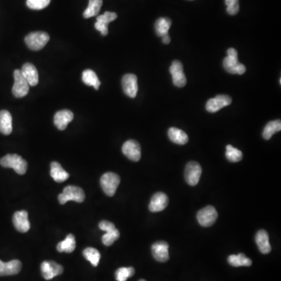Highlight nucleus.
Masks as SVG:
<instances>
[{"instance_id":"473e14b6","label":"nucleus","mask_w":281,"mask_h":281,"mask_svg":"<svg viewBox=\"0 0 281 281\" xmlns=\"http://www.w3.org/2000/svg\"><path fill=\"white\" fill-rule=\"evenodd\" d=\"M135 273L133 267H122L116 271L115 278L117 281H126L128 278L133 277Z\"/></svg>"},{"instance_id":"4be33fe9","label":"nucleus","mask_w":281,"mask_h":281,"mask_svg":"<svg viewBox=\"0 0 281 281\" xmlns=\"http://www.w3.org/2000/svg\"><path fill=\"white\" fill-rule=\"evenodd\" d=\"M13 131V119L11 114L7 110L0 111V132L5 135H9Z\"/></svg>"},{"instance_id":"bb28decb","label":"nucleus","mask_w":281,"mask_h":281,"mask_svg":"<svg viewBox=\"0 0 281 281\" xmlns=\"http://www.w3.org/2000/svg\"><path fill=\"white\" fill-rule=\"evenodd\" d=\"M172 24V21L169 18L160 17L158 19L155 24V32L158 36L163 38L165 35H168L169 30Z\"/></svg>"},{"instance_id":"f3484780","label":"nucleus","mask_w":281,"mask_h":281,"mask_svg":"<svg viewBox=\"0 0 281 281\" xmlns=\"http://www.w3.org/2000/svg\"><path fill=\"white\" fill-rule=\"evenodd\" d=\"M152 252L155 260L165 263L169 260V244L166 241H158L152 246Z\"/></svg>"},{"instance_id":"5701e85b","label":"nucleus","mask_w":281,"mask_h":281,"mask_svg":"<svg viewBox=\"0 0 281 281\" xmlns=\"http://www.w3.org/2000/svg\"><path fill=\"white\" fill-rule=\"evenodd\" d=\"M50 175L52 177V179L56 182H65L68 179V173L62 167L61 165L59 164L57 162H52L51 163V169H50Z\"/></svg>"},{"instance_id":"dca6fc26","label":"nucleus","mask_w":281,"mask_h":281,"mask_svg":"<svg viewBox=\"0 0 281 281\" xmlns=\"http://www.w3.org/2000/svg\"><path fill=\"white\" fill-rule=\"evenodd\" d=\"M169 199L167 194L163 192H157L151 198L148 209L152 213H158L164 210L167 207Z\"/></svg>"},{"instance_id":"7ed1b4c3","label":"nucleus","mask_w":281,"mask_h":281,"mask_svg":"<svg viewBox=\"0 0 281 281\" xmlns=\"http://www.w3.org/2000/svg\"><path fill=\"white\" fill-rule=\"evenodd\" d=\"M85 198L84 190L78 186H67L63 189V193L58 197L59 203L64 205L69 201H74L77 202H83Z\"/></svg>"},{"instance_id":"f704fd0d","label":"nucleus","mask_w":281,"mask_h":281,"mask_svg":"<svg viewBox=\"0 0 281 281\" xmlns=\"http://www.w3.org/2000/svg\"><path fill=\"white\" fill-rule=\"evenodd\" d=\"M51 0H27V6L32 9H43L49 5Z\"/></svg>"},{"instance_id":"f8f14e48","label":"nucleus","mask_w":281,"mask_h":281,"mask_svg":"<svg viewBox=\"0 0 281 281\" xmlns=\"http://www.w3.org/2000/svg\"><path fill=\"white\" fill-rule=\"evenodd\" d=\"M122 87L128 96L135 98L139 91L137 76L132 74H125L122 79Z\"/></svg>"},{"instance_id":"1a4fd4ad","label":"nucleus","mask_w":281,"mask_h":281,"mask_svg":"<svg viewBox=\"0 0 281 281\" xmlns=\"http://www.w3.org/2000/svg\"><path fill=\"white\" fill-rule=\"evenodd\" d=\"M41 272L43 278L47 281L63 274V268L61 265L53 261H45L41 265Z\"/></svg>"},{"instance_id":"f03ea898","label":"nucleus","mask_w":281,"mask_h":281,"mask_svg":"<svg viewBox=\"0 0 281 281\" xmlns=\"http://www.w3.org/2000/svg\"><path fill=\"white\" fill-rule=\"evenodd\" d=\"M227 52H228V56L224 59V62H223L224 69L232 74L241 75L244 74L246 67L242 63H239L237 50L231 48L228 50Z\"/></svg>"},{"instance_id":"393cba45","label":"nucleus","mask_w":281,"mask_h":281,"mask_svg":"<svg viewBox=\"0 0 281 281\" xmlns=\"http://www.w3.org/2000/svg\"><path fill=\"white\" fill-rule=\"evenodd\" d=\"M57 251L59 252H67V253H71L74 252V249L76 248V240L74 235L68 234L65 240L63 241L58 243Z\"/></svg>"},{"instance_id":"aec40b11","label":"nucleus","mask_w":281,"mask_h":281,"mask_svg":"<svg viewBox=\"0 0 281 281\" xmlns=\"http://www.w3.org/2000/svg\"><path fill=\"white\" fill-rule=\"evenodd\" d=\"M23 76L26 79L30 86H36L39 83V73L33 64L30 63H24L21 69Z\"/></svg>"},{"instance_id":"a211bd4d","label":"nucleus","mask_w":281,"mask_h":281,"mask_svg":"<svg viewBox=\"0 0 281 281\" xmlns=\"http://www.w3.org/2000/svg\"><path fill=\"white\" fill-rule=\"evenodd\" d=\"M21 268L22 264L21 261L17 259L9 261L8 263H4L0 260V277L16 275L21 272Z\"/></svg>"},{"instance_id":"c9c22d12","label":"nucleus","mask_w":281,"mask_h":281,"mask_svg":"<svg viewBox=\"0 0 281 281\" xmlns=\"http://www.w3.org/2000/svg\"><path fill=\"white\" fill-rule=\"evenodd\" d=\"M225 3L227 5V11L230 15H236L238 13L239 0H225Z\"/></svg>"},{"instance_id":"f257e3e1","label":"nucleus","mask_w":281,"mask_h":281,"mask_svg":"<svg viewBox=\"0 0 281 281\" xmlns=\"http://www.w3.org/2000/svg\"><path fill=\"white\" fill-rule=\"evenodd\" d=\"M0 165L5 168H12L20 175H24L28 169V163L21 155L8 154L0 159Z\"/></svg>"},{"instance_id":"4468645a","label":"nucleus","mask_w":281,"mask_h":281,"mask_svg":"<svg viewBox=\"0 0 281 281\" xmlns=\"http://www.w3.org/2000/svg\"><path fill=\"white\" fill-rule=\"evenodd\" d=\"M13 223L17 232L21 233H26L31 228V224L28 220V213L25 210L16 212L13 215Z\"/></svg>"},{"instance_id":"a878e982","label":"nucleus","mask_w":281,"mask_h":281,"mask_svg":"<svg viewBox=\"0 0 281 281\" xmlns=\"http://www.w3.org/2000/svg\"><path fill=\"white\" fill-rule=\"evenodd\" d=\"M228 263L232 267H250L252 266V261L248 259L244 254L240 253L238 255H232L228 257Z\"/></svg>"},{"instance_id":"e433bc0d","label":"nucleus","mask_w":281,"mask_h":281,"mask_svg":"<svg viewBox=\"0 0 281 281\" xmlns=\"http://www.w3.org/2000/svg\"><path fill=\"white\" fill-rule=\"evenodd\" d=\"M99 228L102 230V231L105 232H110V231L116 229L114 224H113V223L107 221V220H102V221H101V222L99 223Z\"/></svg>"},{"instance_id":"b1692460","label":"nucleus","mask_w":281,"mask_h":281,"mask_svg":"<svg viewBox=\"0 0 281 281\" xmlns=\"http://www.w3.org/2000/svg\"><path fill=\"white\" fill-rule=\"evenodd\" d=\"M169 139L178 144H185L188 141V136L182 130L171 128L168 131Z\"/></svg>"},{"instance_id":"7c9ffc66","label":"nucleus","mask_w":281,"mask_h":281,"mask_svg":"<svg viewBox=\"0 0 281 281\" xmlns=\"http://www.w3.org/2000/svg\"><path fill=\"white\" fill-rule=\"evenodd\" d=\"M84 256L92 263L93 267H97L99 263L101 255L98 250L94 248H87L84 250Z\"/></svg>"},{"instance_id":"c756f323","label":"nucleus","mask_w":281,"mask_h":281,"mask_svg":"<svg viewBox=\"0 0 281 281\" xmlns=\"http://www.w3.org/2000/svg\"><path fill=\"white\" fill-rule=\"evenodd\" d=\"M281 120H274L270 121L265 127L264 131L263 132V137L265 140H270L272 138L273 135L277 132H281Z\"/></svg>"},{"instance_id":"c85d7f7f","label":"nucleus","mask_w":281,"mask_h":281,"mask_svg":"<svg viewBox=\"0 0 281 281\" xmlns=\"http://www.w3.org/2000/svg\"><path fill=\"white\" fill-rule=\"evenodd\" d=\"M102 6V0H89V6L83 13V17L88 19L97 16Z\"/></svg>"},{"instance_id":"39448f33","label":"nucleus","mask_w":281,"mask_h":281,"mask_svg":"<svg viewBox=\"0 0 281 281\" xmlns=\"http://www.w3.org/2000/svg\"><path fill=\"white\" fill-rule=\"evenodd\" d=\"M48 41H49V35L43 32H32L25 37L27 47L33 51L43 49Z\"/></svg>"},{"instance_id":"4c0bfd02","label":"nucleus","mask_w":281,"mask_h":281,"mask_svg":"<svg viewBox=\"0 0 281 281\" xmlns=\"http://www.w3.org/2000/svg\"><path fill=\"white\" fill-rule=\"evenodd\" d=\"M163 43L164 44H169L170 43V37L169 36V35H165L163 37Z\"/></svg>"},{"instance_id":"9d476101","label":"nucleus","mask_w":281,"mask_h":281,"mask_svg":"<svg viewBox=\"0 0 281 281\" xmlns=\"http://www.w3.org/2000/svg\"><path fill=\"white\" fill-rule=\"evenodd\" d=\"M232 102V98L227 94H219L208 101L205 108L209 113H217L220 109L228 106Z\"/></svg>"},{"instance_id":"6e6552de","label":"nucleus","mask_w":281,"mask_h":281,"mask_svg":"<svg viewBox=\"0 0 281 281\" xmlns=\"http://www.w3.org/2000/svg\"><path fill=\"white\" fill-rule=\"evenodd\" d=\"M202 173V167L199 163L194 161L189 162L185 168V180L190 186H195L199 182Z\"/></svg>"},{"instance_id":"423d86ee","label":"nucleus","mask_w":281,"mask_h":281,"mask_svg":"<svg viewBox=\"0 0 281 281\" xmlns=\"http://www.w3.org/2000/svg\"><path fill=\"white\" fill-rule=\"evenodd\" d=\"M218 217L217 209L213 205H207L203 209L198 211L197 219L200 225L204 228H209L217 221Z\"/></svg>"},{"instance_id":"20e7f679","label":"nucleus","mask_w":281,"mask_h":281,"mask_svg":"<svg viewBox=\"0 0 281 281\" xmlns=\"http://www.w3.org/2000/svg\"><path fill=\"white\" fill-rule=\"evenodd\" d=\"M120 183V177L115 173H105L100 179V185L102 190L109 197L114 195Z\"/></svg>"},{"instance_id":"2f4dec72","label":"nucleus","mask_w":281,"mask_h":281,"mask_svg":"<svg viewBox=\"0 0 281 281\" xmlns=\"http://www.w3.org/2000/svg\"><path fill=\"white\" fill-rule=\"evenodd\" d=\"M226 157L232 163H237L242 159L243 154L240 150L234 148L231 144L226 147Z\"/></svg>"},{"instance_id":"9b49d317","label":"nucleus","mask_w":281,"mask_h":281,"mask_svg":"<svg viewBox=\"0 0 281 281\" xmlns=\"http://www.w3.org/2000/svg\"><path fill=\"white\" fill-rule=\"evenodd\" d=\"M170 72L172 75L173 82L177 87H185L187 84V79L184 73L183 65L178 60H174L170 68Z\"/></svg>"},{"instance_id":"6ab92c4d","label":"nucleus","mask_w":281,"mask_h":281,"mask_svg":"<svg viewBox=\"0 0 281 281\" xmlns=\"http://www.w3.org/2000/svg\"><path fill=\"white\" fill-rule=\"evenodd\" d=\"M74 119V113L68 109H63L58 111L54 116V124L56 128L60 131L67 128L69 123L72 121Z\"/></svg>"},{"instance_id":"2eb2a0df","label":"nucleus","mask_w":281,"mask_h":281,"mask_svg":"<svg viewBox=\"0 0 281 281\" xmlns=\"http://www.w3.org/2000/svg\"><path fill=\"white\" fill-rule=\"evenodd\" d=\"M117 18V13L113 12H105L104 14L100 15L97 17L96 23L94 24V28L98 30L102 35L105 36L108 35V24Z\"/></svg>"},{"instance_id":"72a5a7b5","label":"nucleus","mask_w":281,"mask_h":281,"mask_svg":"<svg viewBox=\"0 0 281 281\" xmlns=\"http://www.w3.org/2000/svg\"><path fill=\"white\" fill-rule=\"evenodd\" d=\"M120 237V232L118 230L114 229L109 232H105V234L102 236V243L105 245L110 246Z\"/></svg>"},{"instance_id":"412c9836","label":"nucleus","mask_w":281,"mask_h":281,"mask_svg":"<svg viewBox=\"0 0 281 281\" xmlns=\"http://www.w3.org/2000/svg\"><path fill=\"white\" fill-rule=\"evenodd\" d=\"M255 242L257 244L259 251L263 254L270 253L271 245L270 244L269 234L264 230H260L255 235Z\"/></svg>"},{"instance_id":"cd10ccee","label":"nucleus","mask_w":281,"mask_h":281,"mask_svg":"<svg viewBox=\"0 0 281 281\" xmlns=\"http://www.w3.org/2000/svg\"><path fill=\"white\" fill-rule=\"evenodd\" d=\"M82 81L85 85L93 86L94 89L98 90L99 89L100 82L96 74L92 70H85L82 74Z\"/></svg>"},{"instance_id":"58836bf2","label":"nucleus","mask_w":281,"mask_h":281,"mask_svg":"<svg viewBox=\"0 0 281 281\" xmlns=\"http://www.w3.org/2000/svg\"><path fill=\"white\" fill-rule=\"evenodd\" d=\"M144 281V280H140V281Z\"/></svg>"},{"instance_id":"ddd939ff","label":"nucleus","mask_w":281,"mask_h":281,"mask_svg":"<svg viewBox=\"0 0 281 281\" xmlns=\"http://www.w3.org/2000/svg\"><path fill=\"white\" fill-rule=\"evenodd\" d=\"M122 152L128 159L134 162L139 161L141 156L140 144L135 140H127L123 145Z\"/></svg>"},{"instance_id":"0eeeda50","label":"nucleus","mask_w":281,"mask_h":281,"mask_svg":"<svg viewBox=\"0 0 281 281\" xmlns=\"http://www.w3.org/2000/svg\"><path fill=\"white\" fill-rule=\"evenodd\" d=\"M14 85H13V94L16 98H22L28 94L29 86L26 79L23 76L21 70H15L13 72Z\"/></svg>"}]
</instances>
